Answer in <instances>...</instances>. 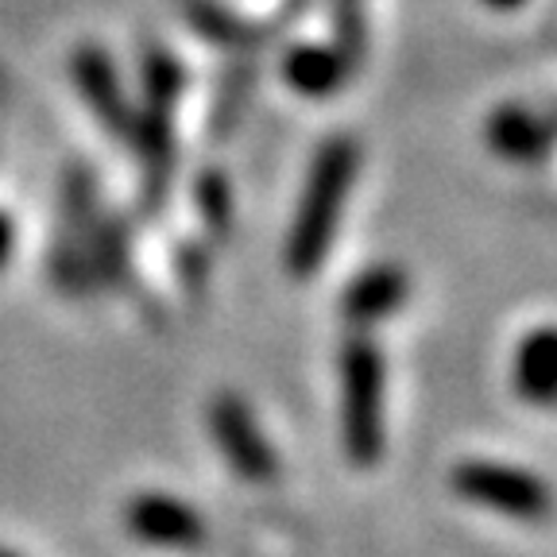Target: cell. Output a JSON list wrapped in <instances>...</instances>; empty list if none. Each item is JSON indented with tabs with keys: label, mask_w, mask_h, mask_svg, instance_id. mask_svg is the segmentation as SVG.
Listing matches in <instances>:
<instances>
[{
	"label": "cell",
	"mask_w": 557,
	"mask_h": 557,
	"mask_svg": "<svg viewBox=\"0 0 557 557\" xmlns=\"http://www.w3.org/2000/svg\"><path fill=\"white\" fill-rule=\"evenodd\" d=\"M357 171H360L357 139L333 136L318 148L287 233V271L295 278H310L325 263V256L333 248V236H337L341 213H345V201L352 194V183H357Z\"/></svg>",
	"instance_id": "1"
},
{
	"label": "cell",
	"mask_w": 557,
	"mask_h": 557,
	"mask_svg": "<svg viewBox=\"0 0 557 557\" xmlns=\"http://www.w3.org/2000/svg\"><path fill=\"white\" fill-rule=\"evenodd\" d=\"M387 364L364 330L341 348V437L348 461L372 469L383 457V426H387Z\"/></svg>",
	"instance_id": "2"
},
{
	"label": "cell",
	"mask_w": 557,
	"mask_h": 557,
	"mask_svg": "<svg viewBox=\"0 0 557 557\" xmlns=\"http://www.w3.org/2000/svg\"><path fill=\"white\" fill-rule=\"evenodd\" d=\"M186 74L171 51L151 47L144 59V113H136L132 144L144 159V186L148 201H159L166 190V174H171V121L174 104L183 97Z\"/></svg>",
	"instance_id": "3"
},
{
	"label": "cell",
	"mask_w": 557,
	"mask_h": 557,
	"mask_svg": "<svg viewBox=\"0 0 557 557\" xmlns=\"http://www.w3.org/2000/svg\"><path fill=\"white\" fill-rule=\"evenodd\" d=\"M449 480L461 499L499 511L507 519L542 522L554 515V487L527 469H511V465L496 461H461Z\"/></svg>",
	"instance_id": "4"
},
{
	"label": "cell",
	"mask_w": 557,
	"mask_h": 557,
	"mask_svg": "<svg viewBox=\"0 0 557 557\" xmlns=\"http://www.w3.org/2000/svg\"><path fill=\"white\" fill-rule=\"evenodd\" d=\"M209 434L221 449L225 465L248 484H271L278 476V457L271 442L263 437L252 407L233 392L213 395L209 403Z\"/></svg>",
	"instance_id": "5"
},
{
	"label": "cell",
	"mask_w": 557,
	"mask_h": 557,
	"mask_svg": "<svg viewBox=\"0 0 557 557\" xmlns=\"http://www.w3.org/2000/svg\"><path fill=\"white\" fill-rule=\"evenodd\" d=\"M94 183L86 171H70L66 194H62V225L54 236L51 252V275L59 287L78 295L94 283V260H89V244H94Z\"/></svg>",
	"instance_id": "6"
},
{
	"label": "cell",
	"mask_w": 557,
	"mask_h": 557,
	"mask_svg": "<svg viewBox=\"0 0 557 557\" xmlns=\"http://www.w3.org/2000/svg\"><path fill=\"white\" fill-rule=\"evenodd\" d=\"M70 74L78 86L82 101L89 104V113L101 121V128L116 139H132L136 128V109H132L128 94H124L121 70H116L113 54L97 44H86L70 59Z\"/></svg>",
	"instance_id": "7"
},
{
	"label": "cell",
	"mask_w": 557,
	"mask_h": 557,
	"mask_svg": "<svg viewBox=\"0 0 557 557\" xmlns=\"http://www.w3.org/2000/svg\"><path fill=\"white\" fill-rule=\"evenodd\" d=\"M124 522L139 542L163 549H198L209 542V527L190 504L166 496V492H139L124 507Z\"/></svg>",
	"instance_id": "8"
},
{
	"label": "cell",
	"mask_w": 557,
	"mask_h": 557,
	"mask_svg": "<svg viewBox=\"0 0 557 557\" xmlns=\"http://www.w3.org/2000/svg\"><path fill=\"white\" fill-rule=\"evenodd\" d=\"M484 144L492 156L515 166H539L549 159L557 144V124L549 116L534 113L527 104L507 101L496 104L484 121Z\"/></svg>",
	"instance_id": "9"
},
{
	"label": "cell",
	"mask_w": 557,
	"mask_h": 557,
	"mask_svg": "<svg viewBox=\"0 0 557 557\" xmlns=\"http://www.w3.org/2000/svg\"><path fill=\"white\" fill-rule=\"evenodd\" d=\"M410 298V275L399 263H372L360 271L341 295V313L352 330H372V325L387 322L395 310Z\"/></svg>",
	"instance_id": "10"
},
{
	"label": "cell",
	"mask_w": 557,
	"mask_h": 557,
	"mask_svg": "<svg viewBox=\"0 0 557 557\" xmlns=\"http://www.w3.org/2000/svg\"><path fill=\"white\" fill-rule=\"evenodd\" d=\"M511 383L531 407H557V325H534L519 341Z\"/></svg>",
	"instance_id": "11"
},
{
	"label": "cell",
	"mask_w": 557,
	"mask_h": 557,
	"mask_svg": "<svg viewBox=\"0 0 557 557\" xmlns=\"http://www.w3.org/2000/svg\"><path fill=\"white\" fill-rule=\"evenodd\" d=\"M348 70H352V59L330 44H295L283 54V82L306 101L333 97L348 82Z\"/></svg>",
	"instance_id": "12"
},
{
	"label": "cell",
	"mask_w": 557,
	"mask_h": 557,
	"mask_svg": "<svg viewBox=\"0 0 557 557\" xmlns=\"http://www.w3.org/2000/svg\"><path fill=\"white\" fill-rule=\"evenodd\" d=\"M198 209L213 233L218 236L228 233V221H233V190H228L221 171H206L198 178Z\"/></svg>",
	"instance_id": "13"
},
{
	"label": "cell",
	"mask_w": 557,
	"mask_h": 557,
	"mask_svg": "<svg viewBox=\"0 0 557 557\" xmlns=\"http://www.w3.org/2000/svg\"><path fill=\"white\" fill-rule=\"evenodd\" d=\"M16 256V221L9 218V209H0V271L9 268Z\"/></svg>",
	"instance_id": "14"
},
{
	"label": "cell",
	"mask_w": 557,
	"mask_h": 557,
	"mask_svg": "<svg viewBox=\"0 0 557 557\" xmlns=\"http://www.w3.org/2000/svg\"><path fill=\"white\" fill-rule=\"evenodd\" d=\"M531 0H484V9H492V12H519V9H527Z\"/></svg>",
	"instance_id": "15"
},
{
	"label": "cell",
	"mask_w": 557,
	"mask_h": 557,
	"mask_svg": "<svg viewBox=\"0 0 557 557\" xmlns=\"http://www.w3.org/2000/svg\"><path fill=\"white\" fill-rule=\"evenodd\" d=\"M345 4H352V0H345Z\"/></svg>",
	"instance_id": "16"
}]
</instances>
